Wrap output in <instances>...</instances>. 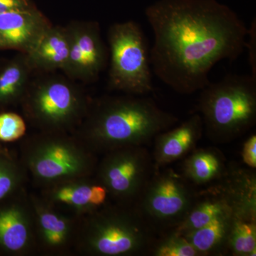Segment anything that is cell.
<instances>
[{"label": "cell", "mask_w": 256, "mask_h": 256, "mask_svg": "<svg viewBox=\"0 0 256 256\" xmlns=\"http://www.w3.org/2000/svg\"><path fill=\"white\" fill-rule=\"evenodd\" d=\"M146 16L154 34L152 72L181 95L201 92L217 64L245 52L248 28L216 0H159Z\"/></svg>", "instance_id": "obj_1"}, {"label": "cell", "mask_w": 256, "mask_h": 256, "mask_svg": "<svg viewBox=\"0 0 256 256\" xmlns=\"http://www.w3.org/2000/svg\"><path fill=\"white\" fill-rule=\"evenodd\" d=\"M87 116L82 142L94 152L105 154L120 148L146 146L178 122L152 98L140 96L104 98Z\"/></svg>", "instance_id": "obj_2"}, {"label": "cell", "mask_w": 256, "mask_h": 256, "mask_svg": "<svg viewBox=\"0 0 256 256\" xmlns=\"http://www.w3.org/2000/svg\"><path fill=\"white\" fill-rule=\"evenodd\" d=\"M198 112L210 140L218 144L242 137L256 122V78L229 74L201 90Z\"/></svg>", "instance_id": "obj_3"}, {"label": "cell", "mask_w": 256, "mask_h": 256, "mask_svg": "<svg viewBox=\"0 0 256 256\" xmlns=\"http://www.w3.org/2000/svg\"><path fill=\"white\" fill-rule=\"evenodd\" d=\"M156 236L134 206L117 204L89 214L80 242L92 256H140L150 254Z\"/></svg>", "instance_id": "obj_4"}, {"label": "cell", "mask_w": 256, "mask_h": 256, "mask_svg": "<svg viewBox=\"0 0 256 256\" xmlns=\"http://www.w3.org/2000/svg\"><path fill=\"white\" fill-rule=\"evenodd\" d=\"M108 43L110 90L132 96L152 94L150 50L140 25L133 21L114 24L109 30Z\"/></svg>", "instance_id": "obj_5"}, {"label": "cell", "mask_w": 256, "mask_h": 256, "mask_svg": "<svg viewBox=\"0 0 256 256\" xmlns=\"http://www.w3.org/2000/svg\"><path fill=\"white\" fill-rule=\"evenodd\" d=\"M238 210L256 212V178L252 170L234 165L220 181L197 190L188 215L172 230L184 236Z\"/></svg>", "instance_id": "obj_6"}, {"label": "cell", "mask_w": 256, "mask_h": 256, "mask_svg": "<svg viewBox=\"0 0 256 256\" xmlns=\"http://www.w3.org/2000/svg\"><path fill=\"white\" fill-rule=\"evenodd\" d=\"M60 132L34 140L24 152V164L40 182L55 184L88 178L97 168L95 152Z\"/></svg>", "instance_id": "obj_7"}, {"label": "cell", "mask_w": 256, "mask_h": 256, "mask_svg": "<svg viewBox=\"0 0 256 256\" xmlns=\"http://www.w3.org/2000/svg\"><path fill=\"white\" fill-rule=\"evenodd\" d=\"M196 193L195 186L182 174L171 169L156 170L134 208L160 235L182 223Z\"/></svg>", "instance_id": "obj_8"}, {"label": "cell", "mask_w": 256, "mask_h": 256, "mask_svg": "<svg viewBox=\"0 0 256 256\" xmlns=\"http://www.w3.org/2000/svg\"><path fill=\"white\" fill-rule=\"evenodd\" d=\"M23 100L28 118L48 132L74 127L90 111L84 95L62 78L42 80L31 89L28 86Z\"/></svg>", "instance_id": "obj_9"}, {"label": "cell", "mask_w": 256, "mask_h": 256, "mask_svg": "<svg viewBox=\"0 0 256 256\" xmlns=\"http://www.w3.org/2000/svg\"><path fill=\"white\" fill-rule=\"evenodd\" d=\"M96 171L97 181L118 204L134 206L156 168L146 146H128L106 153Z\"/></svg>", "instance_id": "obj_10"}, {"label": "cell", "mask_w": 256, "mask_h": 256, "mask_svg": "<svg viewBox=\"0 0 256 256\" xmlns=\"http://www.w3.org/2000/svg\"><path fill=\"white\" fill-rule=\"evenodd\" d=\"M70 48L64 68L70 78L84 82H94L106 68L109 50L101 36L98 24H75L68 28Z\"/></svg>", "instance_id": "obj_11"}, {"label": "cell", "mask_w": 256, "mask_h": 256, "mask_svg": "<svg viewBox=\"0 0 256 256\" xmlns=\"http://www.w3.org/2000/svg\"><path fill=\"white\" fill-rule=\"evenodd\" d=\"M204 130L202 116L196 114L178 127L160 133L153 140L152 158L156 170L163 169L186 158L196 149Z\"/></svg>", "instance_id": "obj_12"}, {"label": "cell", "mask_w": 256, "mask_h": 256, "mask_svg": "<svg viewBox=\"0 0 256 256\" xmlns=\"http://www.w3.org/2000/svg\"><path fill=\"white\" fill-rule=\"evenodd\" d=\"M52 26L40 12L32 8L0 14V34L5 50L26 54Z\"/></svg>", "instance_id": "obj_13"}, {"label": "cell", "mask_w": 256, "mask_h": 256, "mask_svg": "<svg viewBox=\"0 0 256 256\" xmlns=\"http://www.w3.org/2000/svg\"><path fill=\"white\" fill-rule=\"evenodd\" d=\"M86 180L78 178L55 184L50 193V201L88 214L100 210L107 204L108 192L97 180Z\"/></svg>", "instance_id": "obj_14"}, {"label": "cell", "mask_w": 256, "mask_h": 256, "mask_svg": "<svg viewBox=\"0 0 256 256\" xmlns=\"http://www.w3.org/2000/svg\"><path fill=\"white\" fill-rule=\"evenodd\" d=\"M70 48L69 28L50 26L24 54L32 70H64Z\"/></svg>", "instance_id": "obj_15"}, {"label": "cell", "mask_w": 256, "mask_h": 256, "mask_svg": "<svg viewBox=\"0 0 256 256\" xmlns=\"http://www.w3.org/2000/svg\"><path fill=\"white\" fill-rule=\"evenodd\" d=\"M32 238L31 218L23 205L13 198L0 204V254H21Z\"/></svg>", "instance_id": "obj_16"}, {"label": "cell", "mask_w": 256, "mask_h": 256, "mask_svg": "<svg viewBox=\"0 0 256 256\" xmlns=\"http://www.w3.org/2000/svg\"><path fill=\"white\" fill-rule=\"evenodd\" d=\"M228 168L225 156L220 150L196 148L184 159L182 174L195 188H205L220 181Z\"/></svg>", "instance_id": "obj_17"}, {"label": "cell", "mask_w": 256, "mask_h": 256, "mask_svg": "<svg viewBox=\"0 0 256 256\" xmlns=\"http://www.w3.org/2000/svg\"><path fill=\"white\" fill-rule=\"evenodd\" d=\"M32 72L26 56L22 53L0 68V112L23 100Z\"/></svg>", "instance_id": "obj_18"}, {"label": "cell", "mask_w": 256, "mask_h": 256, "mask_svg": "<svg viewBox=\"0 0 256 256\" xmlns=\"http://www.w3.org/2000/svg\"><path fill=\"white\" fill-rule=\"evenodd\" d=\"M238 212L220 217L184 236L196 249L200 256L226 255L234 216Z\"/></svg>", "instance_id": "obj_19"}, {"label": "cell", "mask_w": 256, "mask_h": 256, "mask_svg": "<svg viewBox=\"0 0 256 256\" xmlns=\"http://www.w3.org/2000/svg\"><path fill=\"white\" fill-rule=\"evenodd\" d=\"M38 234L44 245L50 250L63 248L73 235L72 220L53 208L41 203H34Z\"/></svg>", "instance_id": "obj_20"}, {"label": "cell", "mask_w": 256, "mask_h": 256, "mask_svg": "<svg viewBox=\"0 0 256 256\" xmlns=\"http://www.w3.org/2000/svg\"><path fill=\"white\" fill-rule=\"evenodd\" d=\"M228 254L234 256L256 255V212H237L229 234Z\"/></svg>", "instance_id": "obj_21"}, {"label": "cell", "mask_w": 256, "mask_h": 256, "mask_svg": "<svg viewBox=\"0 0 256 256\" xmlns=\"http://www.w3.org/2000/svg\"><path fill=\"white\" fill-rule=\"evenodd\" d=\"M24 176L22 166L8 150L0 148V204L15 196Z\"/></svg>", "instance_id": "obj_22"}, {"label": "cell", "mask_w": 256, "mask_h": 256, "mask_svg": "<svg viewBox=\"0 0 256 256\" xmlns=\"http://www.w3.org/2000/svg\"><path fill=\"white\" fill-rule=\"evenodd\" d=\"M156 238L150 252L154 256H200L196 249L182 235L170 230Z\"/></svg>", "instance_id": "obj_23"}, {"label": "cell", "mask_w": 256, "mask_h": 256, "mask_svg": "<svg viewBox=\"0 0 256 256\" xmlns=\"http://www.w3.org/2000/svg\"><path fill=\"white\" fill-rule=\"evenodd\" d=\"M26 126L22 118L14 112H0V141L12 142L26 134Z\"/></svg>", "instance_id": "obj_24"}, {"label": "cell", "mask_w": 256, "mask_h": 256, "mask_svg": "<svg viewBox=\"0 0 256 256\" xmlns=\"http://www.w3.org/2000/svg\"><path fill=\"white\" fill-rule=\"evenodd\" d=\"M242 159L247 168H256V136L252 134L244 143L242 148Z\"/></svg>", "instance_id": "obj_25"}, {"label": "cell", "mask_w": 256, "mask_h": 256, "mask_svg": "<svg viewBox=\"0 0 256 256\" xmlns=\"http://www.w3.org/2000/svg\"><path fill=\"white\" fill-rule=\"evenodd\" d=\"M248 40H247L246 46L248 52L249 64L252 68V76L256 78V20L252 22L250 28H248Z\"/></svg>", "instance_id": "obj_26"}, {"label": "cell", "mask_w": 256, "mask_h": 256, "mask_svg": "<svg viewBox=\"0 0 256 256\" xmlns=\"http://www.w3.org/2000/svg\"><path fill=\"white\" fill-rule=\"evenodd\" d=\"M32 8L28 0H0V14L15 10H28Z\"/></svg>", "instance_id": "obj_27"}, {"label": "cell", "mask_w": 256, "mask_h": 256, "mask_svg": "<svg viewBox=\"0 0 256 256\" xmlns=\"http://www.w3.org/2000/svg\"><path fill=\"white\" fill-rule=\"evenodd\" d=\"M0 50H5L4 43H3L2 38L0 34Z\"/></svg>", "instance_id": "obj_28"}]
</instances>
